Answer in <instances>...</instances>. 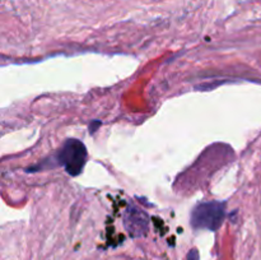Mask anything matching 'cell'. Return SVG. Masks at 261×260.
<instances>
[{
  "label": "cell",
  "instance_id": "7a4b0ae2",
  "mask_svg": "<svg viewBox=\"0 0 261 260\" xmlns=\"http://www.w3.org/2000/svg\"><path fill=\"white\" fill-rule=\"evenodd\" d=\"M88 153L81 140L68 139L56 155V161L71 176H78L87 163Z\"/></svg>",
  "mask_w": 261,
  "mask_h": 260
},
{
  "label": "cell",
  "instance_id": "277c9868",
  "mask_svg": "<svg viewBox=\"0 0 261 260\" xmlns=\"http://www.w3.org/2000/svg\"><path fill=\"white\" fill-rule=\"evenodd\" d=\"M186 260H199V251L196 249H191L189 251L188 256H186Z\"/></svg>",
  "mask_w": 261,
  "mask_h": 260
},
{
  "label": "cell",
  "instance_id": "3957f363",
  "mask_svg": "<svg viewBox=\"0 0 261 260\" xmlns=\"http://www.w3.org/2000/svg\"><path fill=\"white\" fill-rule=\"evenodd\" d=\"M124 226L132 237H142L147 233L149 218L142 209L135 205H129L124 214Z\"/></svg>",
  "mask_w": 261,
  "mask_h": 260
},
{
  "label": "cell",
  "instance_id": "6da1fadb",
  "mask_svg": "<svg viewBox=\"0 0 261 260\" xmlns=\"http://www.w3.org/2000/svg\"><path fill=\"white\" fill-rule=\"evenodd\" d=\"M226 216V203L223 201H201L194 206L190 223L194 229L217 231Z\"/></svg>",
  "mask_w": 261,
  "mask_h": 260
}]
</instances>
